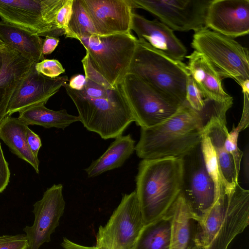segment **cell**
<instances>
[{
    "mask_svg": "<svg viewBox=\"0 0 249 249\" xmlns=\"http://www.w3.org/2000/svg\"><path fill=\"white\" fill-rule=\"evenodd\" d=\"M35 69L39 73L50 78L58 77L65 71L61 63L56 59H45L36 63Z\"/></svg>",
    "mask_w": 249,
    "mask_h": 249,
    "instance_id": "4dcf8cb0",
    "label": "cell"
},
{
    "mask_svg": "<svg viewBox=\"0 0 249 249\" xmlns=\"http://www.w3.org/2000/svg\"><path fill=\"white\" fill-rule=\"evenodd\" d=\"M65 0H0L1 20L27 29L39 36L65 35L55 24Z\"/></svg>",
    "mask_w": 249,
    "mask_h": 249,
    "instance_id": "30bf717a",
    "label": "cell"
},
{
    "mask_svg": "<svg viewBox=\"0 0 249 249\" xmlns=\"http://www.w3.org/2000/svg\"><path fill=\"white\" fill-rule=\"evenodd\" d=\"M59 42V38L57 37L46 36L43 40L42 53L43 55L50 54L56 49Z\"/></svg>",
    "mask_w": 249,
    "mask_h": 249,
    "instance_id": "8d00e7d4",
    "label": "cell"
},
{
    "mask_svg": "<svg viewBox=\"0 0 249 249\" xmlns=\"http://www.w3.org/2000/svg\"><path fill=\"white\" fill-rule=\"evenodd\" d=\"M183 160L181 192L193 212L200 218L217 198L214 184L205 168L200 145Z\"/></svg>",
    "mask_w": 249,
    "mask_h": 249,
    "instance_id": "7c38bea8",
    "label": "cell"
},
{
    "mask_svg": "<svg viewBox=\"0 0 249 249\" xmlns=\"http://www.w3.org/2000/svg\"><path fill=\"white\" fill-rule=\"evenodd\" d=\"M86 83L81 90L66 84L67 94L74 103L80 122L102 139H115L135 122L130 107L120 87L111 86L93 68L85 72Z\"/></svg>",
    "mask_w": 249,
    "mask_h": 249,
    "instance_id": "7a4b0ae2",
    "label": "cell"
},
{
    "mask_svg": "<svg viewBox=\"0 0 249 249\" xmlns=\"http://www.w3.org/2000/svg\"><path fill=\"white\" fill-rule=\"evenodd\" d=\"M62 190L61 184H53L34 204V223L23 229L28 242V249H39L44 243L51 241V235L58 226L64 213L65 201Z\"/></svg>",
    "mask_w": 249,
    "mask_h": 249,
    "instance_id": "4fadbf2b",
    "label": "cell"
},
{
    "mask_svg": "<svg viewBox=\"0 0 249 249\" xmlns=\"http://www.w3.org/2000/svg\"><path fill=\"white\" fill-rule=\"evenodd\" d=\"M200 149L204 165L207 173L213 180L217 197L221 188V178L216 153L210 139L205 135L203 136Z\"/></svg>",
    "mask_w": 249,
    "mask_h": 249,
    "instance_id": "83f0119b",
    "label": "cell"
},
{
    "mask_svg": "<svg viewBox=\"0 0 249 249\" xmlns=\"http://www.w3.org/2000/svg\"><path fill=\"white\" fill-rule=\"evenodd\" d=\"M28 242L25 234H17L0 242V249H28Z\"/></svg>",
    "mask_w": 249,
    "mask_h": 249,
    "instance_id": "d6a6232c",
    "label": "cell"
},
{
    "mask_svg": "<svg viewBox=\"0 0 249 249\" xmlns=\"http://www.w3.org/2000/svg\"><path fill=\"white\" fill-rule=\"evenodd\" d=\"M5 44L0 39V48L4 47Z\"/></svg>",
    "mask_w": 249,
    "mask_h": 249,
    "instance_id": "60d3db41",
    "label": "cell"
},
{
    "mask_svg": "<svg viewBox=\"0 0 249 249\" xmlns=\"http://www.w3.org/2000/svg\"><path fill=\"white\" fill-rule=\"evenodd\" d=\"M34 63L6 45L0 48V123L13 94Z\"/></svg>",
    "mask_w": 249,
    "mask_h": 249,
    "instance_id": "ac0fdd59",
    "label": "cell"
},
{
    "mask_svg": "<svg viewBox=\"0 0 249 249\" xmlns=\"http://www.w3.org/2000/svg\"><path fill=\"white\" fill-rule=\"evenodd\" d=\"M172 217L168 211L141 230L132 249H170Z\"/></svg>",
    "mask_w": 249,
    "mask_h": 249,
    "instance_id": "d4e9b609",
    "label": "cell"
},
{
    "mask_svg": "<svg viewBox=\"0 0 249 249\" xmlns=\"http://www.w3.org/2000/svg\"><path fill=\"white\" fill-rule=\"evenodd\" d=\"M61 245L64 249H97L95 246L88 247L78 244L66 237L63 238Z\"/></svg>",
    "mask_w": 249,
    "mask_h": 249,
    "instance_id": "f35d334b",
    "label": "cell"
},
{
    "mask_svg": "<svg viewBox=\"0 0 249 249\" xmlns=\"http://www.w3.org/2000/svg\"><path fill=\"white\" fill-rule=\"evenodd\" d=\"M168 211L172 217L170 249H202L196 242L198 217L181 191Z\"/></svg>",
    "mask_w": 249,
    "mask_h": 249,
    "instance_id": "d6986e66",
    "label": "cell"
},
{
    "mask_svg": "<svg viewBox=\"0 0 249 249\" xmlns=\"http://www.w3.org/2000/svg\"><path fill=\"white\" fill-rule=\"evenodd\" d=\"M132 8L145 10L173 31L195 32L206 28L212 0H128Z\"/></svg>",
    "mask_w": 249,
    "mask_h": 249,
    "instance_id": "8fae6325",
    "label": "cell"
},
{
    "mask_svg": "<svg viewBox=\"0 0 249 249\" xmlns=\"http://www.w3.org/2000/svg\"><path fill=\"white\" fill-rule=\"evenodd\" d=\"M120 87L135 123L141 127H151L164 122L183 105L156 90L132 73L125 75Z\"/></svg>",
    "mask_w": 249,
    "mask_h": 249,
    "instance_id": "ba28073f",
    "label": "cell"
},
{
    "mask_svg": "<svg viewBox=\"0 0 249 249\" xmlns=\"http://www.w3.org/2000/svg\"><path fill=\"white\" fill-rule=\"evenodd\" d=\"M73 0H65L58 10L55 18V24L59 30L66 34L72 8Z\"/></svg>",
    "mask_w": 249,
    "mask_h": 249,
    "instance_id": "1f68e13d",
    "label": "cell"
},
{
    "mask_svg": "<svg viewBox=\"0 0 249 249\" xmlns=\"http://www.w3.org/2000/svg\"><path fill=\"white\" fill-rule=\"evenodd\" d=\"M18 118L25 124L38 125L46 128L64 130L71 124L80 121L78 116L69 114L66 109L55 111L45 105L36 106L19 112Z\"/></svg>",
    "mask_w": 249,
    "mask_h": 249,
    "instance_id": "484cf974",
    "label": "cell"
},
{
    "mask_svg": "<svg viewBox=\"0 0 249 249\" xmlns=\"http://www.w3.org/2000/svg\"><path fill=\"white\" fill-rule=\"evenodd\" d=\"M98 35L131 33L132 8L128 0H80Z\"/></svg>",
    "mask_w": 249,
    "mask_h": 249,
    "instance_id": "2e32d148",
    "label": "cell"
},
{
    "mask_svg": "<svg viewBox=\"0 0 249 249\" xmlns=\"http://www.w3.org/2000/svg\"><path fill=\"white\" fill-rule=\"evenodd\" d=\"M226 115L213 116L204 126L203 135L210 140L215 150L218 164L221 186L226 189L234 187L238 183L233 160L227 151L225 142L229 133Z\"/></svg>",
    "mask_w": 249,
    "mask_h": 249,
    "instance_id": "ffe728a7",
    "label": "cell"
},
{
    "mask_svg": "<svg viewBox=\"0 0 249 249\" xmlns=\"http://www.w3.org/2000/svg\"><path fill=\"white\" fill-rule=\"evenodd\" d=\"M186 92L187 103L194 109L201 111L205 105V99L190 74L188 77Z\"/></svg>",
    "mask_w": 249,
    "mask_h": 249,
    "instance_id": "f546056e",
    "label": "cell"
},
{
    "mask_svg": "<svg viewBox=\"0 0 249 249\" xmlns=\"http://www.w3.org/2000/svg\"><path fill=\"white\" fill-rule=\"evenodd\" d=\"M85 83V75L78 74L71 77L68 84L69 87L73 90H81L83 89Z\"/></svg>",
    "mask_w": 249,
    "mask_h": 249,
    "instance_id": "74e56055",
    "label": "cell"
},
{
    "mask_svg": "<svg viewBox=\"0 0 249 249\" xmlns=\"http://www.w3.org/2000/svg\"><path fill=\"white\" fill-rule=\"evenodd\" d=\"M94 69L111 86L128 73L138 39L132 33L79 36Z\"/></svg>",
    "mask_w": 249,
    "mask_h": 249,
    "instance_id": "8992f818",
    "label": "cell"
},
{
    "mask_svg": "<svg viewBox=\"0 0 249 249\" xmlns=\"http://www.w3.org/2000/svg\"><path fill=\"white\" fill-rule=\"evenodd\" d=\"M98 35L80 0H73L72 14L66 37L76 39L79 36Z\"/></svg>",
    "mask_w": 249,
    "mask_h": 249,
    "instance_id": "4316f807",
    "label": "cell"
},
{
    "mask_svg": "<svg viewBox=\"0 0 249 249\" xmlns=\"http://www.w3.org/2000/svg\"><path fill=\"white\" fill-rule=\"evenodd\" d=\"M186 57L189 73L204 99L224 102L233 98L224 90L222 78L202 54L194 51Z\"/></svg>",
    "mask_w": 249,
    "mask_h": 249,
    "instance_id": "44dd1931",
    "label": "cell"
},
{
    "mask_svg": "<svg viewBox=\"0 0 249 249\" xmlns=\"http://www.w3.org/2000/svg\"><path fill=\"white\" fill-rule=\"evenodd\" d=\"M34 63L26 75L13 94L9 102L6 116L28 108L45 105L69 81L67 75L55 78L45 76L35 69Z\"/></svg>",
    "mask_w": 249,
    "mask_h": 249,
    "instance_id": "5bb4252c",
    "label": "cell"
},
{
    "mask_svg": "<svg viewBox=\"0 0 249 249\" xmlns=\"http://www.w3.org/2000/svg\"><path fill=\"white\" fill-rule=\"evenodd\" d=\"M220 77L234 79L241 87L249 81L248 49L235 41L208 28L195 32L191 43Z\"/></svg>",
    "mask_w": 249,
    "mask_h": 249,
    "instance_id": "52a82bcc",
    "label": "cell"
},
{
    "mask_svg": "<svg viewBox=\"0 0 249 249\" xmlns=\"http://www.w3.org/2000/svg\"><path fill=\"white\" fill-rule=\"evenodd\" d=\"M128 73L181 104L186 102L187 65L172 59L143 40H137Z\"/></svg>",
    "mask_w": 249,
    "mask_h": 249,
    "instance_id": "5b68a950",
    "label": "cell"
},
{
    "mask_svg": "<svg viewBox=\"0 0 249 249\" xmlns=\"http://www.w3.org/2000/svg\"><path fill=\"white\" fill-rule=\"evenodd\" d=\"M26 135L28 145L34 155L38 158V151L42 146L39 136L30 129L28 125L26 127Z\"/></svg>",
    "mask_w": 249,
    "mask_h": 249,
    "instance_id": "e575fe53",
    "label": "cell"
},
{
    "mask_svg": "<svg viewBox=\"0 0 249 249\" xmlns=\"http://www.w3.org/2000/svg\"><path fill=\"white\" fill-rule=\"evenodd\" d=\"M0 39L33 62L37 63L45 59L42 53L43 40L27 29L1 20Z\"/></svg>",
    "mask_w": 249,
    "mask_h": 249,
    "instance_id": "7402d4cb",
    "label": "cell"
},
{
    "mask_svg": "<svg viewBox=\"0 0 249 249\" xmlns=\"http://www.w3.org/2000/svg\"><path fill=\"white\" fill-rule=\"evenodd\" d=\"M183 159H142L136 176V193L144 225L166 213L181 192Z\"/></svg>",
    "mask_w": 249,
    "mask_h": 249,
    "instance_id": "3957f363",
    "label": "cell"
},
{
    "mask_svg": "<svg viewBox=\"0 0 249 249\" xmlns=\"http://www.w3.org/2000/svg\"><path fill=\"white\" fill-rule=\"evenodd\" d=\"M197 220L196 242L202 249H227L249 225V190L239 183L231 189L221 186L213 206Z\"/></svg>",
    "mask_w": 249,
    "mask_h": 249,
    "instance_id": "277c9868",
    "label": "cell"
},
{
    "mask_svg": "<svg viewBox=\"0 0 249 249\" xmlns=\"http://www.w3.org/2000/svg\"><path fill=\"white\" fill-rule=\"evenodd\" d=\"M244 95L243 109L241 120L236 127L240 132L249 126V91L243 90Z\"/></svg>",
    "mask_w": 249,
    "mask_h": 249,
    "instance_id": "d590c367",
    "label": "cell"
},
{
    "mask_svg": "<svg viewBox=\"0 0 249 249\" xmlns=\"http://www.w3.org/2000/svg\"><path fill=\"white\" fill-rule=\"evenodd\" d=\"M10 177L8 163L5 160L0 143V193L8 185Z\"/></svg>",
    "mask_w": 249,
    "mask_h": 249,
    "instance_id": "836d02e7",
    "label": "cell"
},
{
    "mask_svg": "<svg viewBox=\"0 0 249 249\" xmlns=\"http://www.w3.org/2000/svg\"><path fill=\"white\" fill-rule=\"evenodd\" d=\"M232 106L230 100L205 99L203 108L197 111L186 102L164 122L141 127L140 139L135 147L137 156L142 159L184 158L200 145L207 122L213 116L226 114Z\"/></svg>",
    "mask_w": 249,
    "mask_h": 249,
    "instance_id": "6da1fadb",
    "label": "cell"
},
{
    "mask_svg": "<svg viewBox=\"0 0 249 249\" xmlns=\"http://www.w3.org/2000/svg\"><path fill=\"white\" fill-rule=\"evenodd\" d=\"M144 226L135 190L123 195L107 223L96 235L97 249H132Z\"/></svg>",
    "mask_w": 249,
    "mask_h": 249,
    "instance_id": "9c48e42d",
    "label": "cell"
},
{
    "mask_svg": "<svg viewBox=\"0 0 249 249\" xmlns=\"http://www.w3.org/2000/svg\"><path fill=\"white\" fill-rule=\"evenodd\" d=\"M27 125L18 118L6 116L0 123V139L14 154L31 164L38 174L39 161L28 145Z\"/></svg>",
    "mask_w": 249,
    "mask_h": 249,
    "instance_id": "cb8c5ba5",
    "label": "cell"
},
{
    "mask_svg": "<svg viewBox=\"0 0 249 249\" xmlns=\"http://www.w3.org/2000/svg\"><path fill=\"white\" fill-rule=\"evenodd\" d=\"M135 143L130 134L116 137L107 150L85 169L88 177H96L121 167L135 151Z\"/></svg>",
    "mask_w": 249,
    "mask_h": 249,
    "instance_id": "603a6c76",
    "label": "cell"
},
{
    "mask_svg": "<svg viewBox=\"0 0 249 249\" xmlns=\"http://www.w3.org/2000/svg\"><path fill=\"white\" fill-rule=\"evenodd\" d=\"M243 152V171L245 180L247 182H249V146L247 145Z\"/></svg>",
    "mask_w": 249,
    "mask_h": 249,
    "instance_id": "ab89813d",
    "label": "cell"
},
{
    "mask_svg": "<svg viewBox=\"0 0 249 249\" xmlns=\"http://www.w3.org/2000/svg\"><path fill=\"white\" fill-rule=\"evenodd\" d=\"M131 30L135 32L138 39L172 59L182 62L186 56V47L173 31L157 19L150 20L133 12Z\"/></svg>",
    "mask_w": 249,
    "mask_h": 249,
    "instance_id": "e0dca14e",
    "label": "cell"
},
{
    "mask_svg": "<svg viewBox=\"0 0 249 249\" xmlns=\"http://www.w3.org/2000/svg\"><path fill=\"white\" fill-rule=\"evenodd\" d=\"M205 27L234 38L249 32V0H212Z\"/></svg>",
    "mask_w": 249,
    "mask_h": 249,
    "instance_id": "9a60e30c",
    "label": "cell"
},
{
    "mask_svg": "<svg viewBox=\"0 0 249 249\" xmlns=\"http://www.w3.org/2000/svg\"><path fill=\"white\" fill-rule=\"evenodd\" d=\"M240 132L233 124L231 130L228 133L225 142L226 149L233 160L236 174L238 177L243 154V151L238 146V138Z\"/></svg>",
    "mask_w": 249,
    "mask_h": 249,
    "instance_id": "f1b7e54d",
    "label": "cell"
}]
</instances>
